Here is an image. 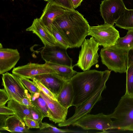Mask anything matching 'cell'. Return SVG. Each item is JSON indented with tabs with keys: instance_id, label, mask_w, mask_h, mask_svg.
I'll use <instances>...</instances> for the list:
<instances>
[{
	"instance_id": "obj_1",
	"label": "cell",
	"mask_w": 133,
	"mask_h": 133,
	"mask_svg": "<svg viewBox=\"0 0 133 133\" xmlns=\"http://www.w3.org/2000/svg\"><path fill=\"white\" fill-rule=\"evenodd\" d=\"M52 24L72 48L81 46L90 26L83 16L75 10H66L54 19Z\"/></svg>"
},
{
	"instance_id": "obj_2",
	"label": "cell",
	"mask_w": 133,
	"mask_h": 133,
	"mask_svg": "<svg viewBox=\"0 0 133 133\" xmlns=\"http://www.w3.org/2000/svg\"><path fill=\"white\" fill-rule=\"evenodd\" d=\"M111 70L103 71L89 70L77 72L69 80L73 92L72 106L77 107L88 100L97 91L104 79L109 77Z\"/></svg>"
},
{
	"instance_id": "obj_3",
	"label": "cell",
	"mask_w": 133,
	"mask_h": 133,
	"mask_svg": "<svg viewBox=\"0 0 133 133\" xmlns=\"http://www.w3.org/2000/svg\"><path fill=\"white\" fill-rule=\"evenodd\" d=\"M128 51L115 45L102 48L100 52L102 64L115 72H126L128 67Z\"/></svg>"
},
{
	"instance_id": "obj_4",
	"label": "cell",
	"mask_w": 133,
	"mask_h": 133,
	"mask_svg": "<svg viewBox=\"0 0 133 133\" xmlns=\"http://www.w3.org/2000/svg\"><path fill=\"white\" fill-rule=\"evenodd\" d=\"M108 115L114 119L113 129L124 130L133 124V96L124 95L114 111Z\"/></svg>"
},
{
	"instance_id": "obj_5",
	"label": "cell",
	"mask_w": 133,
	"mask_h": 133,
	"mask_svg": "<svg viewBox=\"0 0 133 133\" xmlns=\"http://www.w3.org/2000/svg\"><path fill=\"white\" fill-rule=\"evenodd\" d=\"M99 45L92 37L89 39H85L81 45L78 60L74 66H77L84 71L89 70L92 66L97 64Z\"/></svg>"
},
{
	"instance_id": "obj_6",
	"label": "cell",
	"mask_w": 133,
	"mask_h": 133,
	"mask_svg": "<svg viewBox=\"0 0 133 133\" xmlns=\"http://www.w3.org/2000/svg\"><path fill=\"white\" fill-rule=\"evenodd\" d=\"M72 125L79 127L84 130L95 129L106 132L113 129V121L108 115L103 113L96 115L88 114L75 122Z\"/></svg>"
},
{
	"instance_id": "obj_7",
	"label": "cell",
	"mask_w": 133,
	"mask_h": 133,
	"mask_svg": "<svg viewBox=\"0 0 133 133\" xmlns=\"http://www.w3.org/2000/svg\"><path fill=\"white\" fill-rule=\"evenodd\" d=\"M88 35L93 37L99 44L105 48L115 45L120 37L119 31L114 25L104 23L96 26H90Z\"/></svg>"
},
{
	"instance_id": "obj_8",
	"label": "cell",
	"mask_w": 133,
	"mask_h": 133,
	"mask_svg": "<svg viewBox=\"0 0 133 133\" xmlns=\"http://www.w3.org/2000/svg\"><path fill=\"white\" fill-rule=\"evenodd\" d=\"M109 77L103 80L96 92L92 96L76 107L74 115L64 122L58 123L59 127L69 126L85 115L89 114L94 105L102 99V94L106 88V83Z\"/></svg>"
},
{
	"instance_id": "obj_9",
	"label": "cell",
	"mask_w": 133,
	"mask_h": 133,
	"mask_svg": "<svg viewBox=\"0 0 133 133\" xmlns=\"http://www.w3.org/2000/svg\"><path fill=\"white\" fill-rule=\"evenodd\" d=\"M126 8L123 0H103L100 4V12L104 23L114 25Z\"/></svg>"
},
{
	"instance_id": "obj_10",
	"label": "cell",
	"mask_w": 133,
	"mask_h": 133,
	"mask_svg": "<svg viewBox=\"0 0 133 133\" xmlns=\"http://www.w3.org/2000/svg\"><path fill=\"white\" fill-rule=\"evenodd\" d=\"M2 75L3 85L11 99L14 100L21 103L22 99L27 97L28 91L19 77L8 72Z\"/></svg>"
},
{
	"instance_id": "obj_11",
	"label": "cell",
	"mask_w": 133,
	"mask_h": 133,
	"mask_svg": "<svg viewBox=\"0 0 133 133\" xmlns=\"http://www.w3.org/2000/svg\"><path fill=\"white\" fill-rule=\"evenodd\" d=\"M67 49L59 44L45 45L41 50V54L45 62L71 66L72 59L68 55Z\"/></svg>"
},
{
	"instance_id": "obj_12",
	"label": "cell",
	"mask_w": 133,
	"mask_h": 133,
	"mask_svg": "<svg viewBox=\"0 0 133 133\" xmlns=\"http://www.w3.org/2000/svg\"><path fill=\"white\" fill-rule=\"evenodd\" d=\"M12 73L19 77L28 79L38 75L48 73H56V72L47 64L29 63L21 66L14 68Z\"/></svg>"
},
{
	"instance_id": "obj_13",
	"label": "cell",
	"mask_w": 133,
	"mask_h": 133,
	"mask_svg": "<svg viewBox=\"0 0 133 133\" xmlns=\"http://www.w3.org/2000/svg\"><path fill=\"white\" fill-rule=\"evenodd\" d=\"M18 50L4 48L0 44V74H3L14 68L20 59Z\"/></svg>"
},
{
	"instance_id": "obj_14",
	"label": "cell",
	"mask_w": 133,
	"mask_h": 133,
	"mask_svg": "<svg viewBox=\"0 0 133 133\" xmlns=\"http://www.w3.org/2000/svg\"><path fill=\"white\" fill-rule=\"evenodd\" d=\"M39 89L41 95L45 100L50 111L52 116L51 121L55 123L64 122L66 120L68 109L63 107L57 100L52 99Z\"/></svg>"
},
{
	"instance_id": "obj_15",
	"label": "cell",
	"mask_w": 133,
	"mask_h": 133,
	"mask_svg": "<svg viewBox=\"0 0 133 133\" xmlns=\"http://www.w3.org/2000/svg\"><path fill=\"white\" fill-rule=\"evenodd\" d=\"M32 78L41 82L56 97L60 92L66 81L56 73L43 74L35 76Z\"/></svg>"
},
{
	"instance_id": "obj_16",
	"label": "cell",
	"mask_w": 133,
	"mask_h": 133,
	"mask_svg": "<svg viewBox=\"0 0 133 133\" xmlns=\"http://www.w3.org/2000/svg\"><path fill=\"white\" fill-rule=\"evenodd\" d=\"M27 31H31L36 35L45 45L58 44L51 33L40 21L39 18L34 19L31 25L26 28Z\"/></svg>"
},
{
	"instance_id": "obj_17",
	"label": "cell",
	"mask_w": 133,
	"mask_h": 133,
	"mask_svg": "<svg viewBox=\"0 0 133 133\" xmlns=\"http://www.w3.org/2000/svg\"><path fill=\"white\" fill-rule=\"evenodd\" d=\"M68 10L48 2L39 18L40 22L50 32L54 21Z\"/></svg>"
},
{
	"instance_id": "obj_18",
	"label": "cell",
	"mask_w": 133,
	"mask_h": 133,
	"mask_svg": "<svg viewBox=\"0 0 133 133\" xmlns=\"http://www.w3.org/2000/svg\"><path fill=\"white\" fill-rule=\"evenodd\" d=\"M24 121L16 114L9 116L6 118L2 130L12 133L30 132Z\"/></svg>"
},
{
	"instance_id": "obj_19",
	"label": "cell",
	"mask_w": 133,
	"mask_h": 133,
	"mask_svg": "<svg viewBox=\"0 0 133 133\" xmlns=\"http://www.w3.org/2000/svg\"><path fill=\"white\" fill-rule=\"evenodd\" d=\"M57 101L64 108L68 109L72 106L73 92L71 84L69 80H66L57 97Z\"/></svg>"
},
{
	"instance_id": "obj_20",
	"label": "cell",
	"mask_w": 133,
	"mask_h": 133,
	"mask_svg": "<svg viewBox=\"0 0 133 133\" xmlns=\"http://www.w3.org/2000/svg\"><path fill=\"white\" fill-rule=\"evenodd\" d=\"M7 107L15 111L16 114L23 121L25 118L33 119L31 111L28 106L11 99L8 102Z\"/></svg>"
},
{
	"instance_id": "obj_21",
	"label": "cell",
	"mask_w": 133,
	"mask_h": 133,
	"mask_svg": "<svg viewBox=\"0 0 133 133\" xmlns=\"http://www.w3.org/2000/svg\"><path fill=\"white\" fill-rule=\"evenodd\" d=\"M45 63L66 80L71 79L77 72L73 69L74 66H70L48 62H45Z\"/></svg>"
},
{
	"instance_id": "obj_22",
	"label": "cell",
	"mask_w": 133,
	"mask_h": 133,
	"mask_svg": "<svg viewBox=\"0 0 133 133\" xmlns=\"http://www.w3.org/2000/svg\"><path fill=\"white\" fill-rule=\"evenodd\" d=\"M115 24L116 26L121 28L127 30L133 29V9L126 8Z\"/></svg>"
},
{
	"instance_id": "obj_23",
	"label": "cell",
	"mask_w": 133,
	"mask_h": 133,
	"mask_svg": "<svg viewBox=\"0 0 133 133\" xmlns=\"http://www.w3.org/2000/svg\"><path fill=\"white\" fill-rule=\"evenodd\" d=\"M128 30L126 35L123 37H120L115 45L128 51L133 48V29Z\"/></svg>"
},
{
	"instance_id": "obj_24",
	"label": "cell",
	"mask_w": 133,
	"mask_h": 133,
	"mask_svg": "<svg viewBox=\"0 0 133 133\" xmlns=\"http://www.w3.org/2000/svg\"><path fill=\"white\" fill-rule=\"evenodd\" d=\"M38 132L65 133L82 132V131L68 129H61L57 128L54 125L46 123H42L40 128Z\"/></svg>"
},
{
	"instance_id": "obj_25",
	"label": "cell",
	"mask_w": 133,
	"mask_h": 133,
	"mask_svg": "<svg viewBox=\"0 0 133 133\" xmlns=\"http://www.w3.org/2000/svg\"><path fill=\"white\" fill-rule=\"evenodd\" d=\"M32 104L36 106L42 112L44 117H49L51 121L52 116L46 102L40 95L35 101H32Z\"/></svg>"
},
{
	"instance_id": "obj_26",
	"label": "cell",
	"mask_w": 133,
	"mask_h": 133,
	"mask_svg": "<svg viewBox=\"0 0 133 133\" xmlns=\"http://www.w3.org/2000/svg\"><path fill=\"white\" fill-rule=\"evenodd\" d=\"M126 73V88L124 95L133 96V63L128 66Z\"/></svg>"
},
{
	"instance_id": "obj_27",
	"label": "cell",
	"mask_w": 133,
	"mask_h": 133,
	"mask_svg": "<svg viewBox=\"0 0 133 133\" xmlns=\"http://www.w3.org/2000/svg\"><path fill=\"white\" fill-rule=\"evenodd\" d=\"M31 114L33 119L38 122L40 128L42 123V120L44 117L42 111L35 105L28 106Z\"/></svg>"
},
{
	"instance_id": "obj_28",
	"label": "cell",
	"mask_w": 133,
	"mask_h": 133,
	"mask_svg": "<svg viewBox=\"0 0 133 133\" xmlns=\"http://www.w3.org/2000/svg\"><path fill=\"white\" fill-rule=\"evenodd\" d=\"M19 78L22 84L31 93V96L36 92H39V89L35 85L33 81L25 78Z\"/></svg>"
},
{
	"instance_id": "obj_29",
	"label": "cell",
	"mask_w": 133,
	"mask_h": 133,
	"mask_svg": "<svg viewBox=\"0 0 133 133\" xmlns=\"http://www.w3.org/2000/svg\"><path fill=\"white\" fill-rule=\"evenodd\" d=\"M50 32L52 34L58 44L61 45L67 49L70 48L63 37L55 26L53 24L51 27Z\"/></svg>"
},
{
	"instance_id": "obj_30",
	"label": "cell",
	"mask_w": 133,
	"mask_h": 133,
	"mask_svg": "<svg viewBox=\"0 0 133 133\" xmlns=\"http://www.w3.org/2000/svg\"><path fill=\"white\" fill-rule=\"evenodd\" d=\"M47 2L68 10H75L70 0H48Z\"/></svg>"
},
{
	"instance_id": "obj_31",
	"label": "cell",
	"mask_w": 133,
	"mask_h": 133,
	"mask_svg": "<svg viewBox=\"0 0 133 133\" xmlns=\"http://www.w3.org/2000/svg\"><path fill=\"white\" fill-rule=\"evenodd\" d=\"M31 79L32 80L35 85L45 94L52 99L57 100V97L47 87L41 82L34 78H32Z\"/></svg>"
},
{
	"instance_id": "obj_32",
	"label": "cell",
	"mask_w": 133,
	"mask_h": 133,
	"mask_svg": "<svg viewBox=\"0 0 133 133\" xmlns=\"http://www.w3.org/2000/svg\"><path fill=\"white\" fill-rule=\"evenodd\" d=\"M11 99L4 89H0V106H5Z\"/></svg>"
},
{
	"instance_id": "obj_33",
	"label": "cell",
	"mask_w": 133,
	"mask_h": 133,
	"mask_svg": "<svg viewBox=\"0 0 133 133\" xmlns=\"http://www.w3.org/2000/svg\"><path fill=\"white\" fill-rule=\"evenodd\" d=\"M23 121L28 129L32 128H39V124L37 121L27 118H24Z\"/></svg>"
},
{
	"instance_id": "obj_34",
	"label": "cell",
	"mask_w": 133,
	"mask_h": 133,
	"mask_svg": "<svg viewBox=\"0 0 133 133\" xmlns=\"http://www.w3.org/2000/svg\"><path fill=\"white\" fill-rule=\"evenodd\" d=\"M0 114L10 115L16 114V113L8 107L0 106Z\"/></svg>"
},
{
	"instance_id": "obj_35",
	"label": "cell",
	"mask_w": 133,
	"mask_h": 133,
	"mask_svg": "<svg viewBox=\"0 0 133 133\" xmlns=\"http://www.w3.org/2000/svg\"><path fill=\"white\" fill-rule=\"evenodd\" d=\"M9 115L0 114V130H2L6 118Z\"/></svg>"
},
{
	"instance_id": "obj_36",
	"label": "cell",
	"mask_w": 133,
	"mask_h": 133,
	"mask_svg": "<svg viewBox=\"0 0 133 133\" xmlns=\"http://www.w3.org/2000/svg\"><path fill=\"white\" fill-rule=\"evenodd\" d=\"M128 66L133 63V48L129 50L128 53Z\"/></svg>"
},
{
	"instance_id": "obj_37",
	"label": "cell",
	"mask_w": 133,
	"mask_h": 133,
	"mask_svg": "<svg viewBox=\"0 0 133 133\" xmlns=\"http://www.w3.org/2000/svg\"><path fill=\"white\" fill-rule=\"evenodd\" d=\"M21 103L28 106H32L34 105L31 101L27 97H25L23 98L22 99Z\"/></svg>"
},
{
	"instance_id": "obj_38",
	"label": "cell",
	"mask_w": 133,
	"mask_h": 133,
	"mask_svg": "<svg viewBox=\"0 0 133 133\" xmlns=\"http://www.w3.org/2000/svg\"><path fill=\"white\" fill-rule=\"evenodd\" d=\"M73 8L75 9L80 6L83 0H70Z\"/></svg>"
},
{
	"instance_id": "obj_39",
	"label": "cell",
	"mask_w": 133,
	"mask_h": 133,
	"mask_svg": "<svg viewBox=\"0 0 133 133\" xmlns=\"http://www.w3.org/2000/svg\"><path fill=\"white\" fill-rule=\"evenodd\" d=\"M124 130L133 131V124L125 129Z\"/></svg>"
},
{
	"instance_id": "obj_40",
	"label": "cell",
	"mask_w": 133,
	"mask_h": 133,
	"mask_svg": "<svg viewBox=\"0 0 133 133\" xmlns=\"http://www.w3.org/2000/svg\"><path fill=\"white\" fill-rule=\"evenodd\" d=\"M44 0L45 1H48V0Z\"/></svg>"
}]
</instances>
